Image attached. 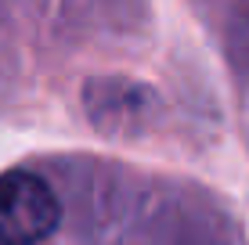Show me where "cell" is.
I'll list each match as a JSON object with an SVG mask.
<instances>
[{
	"instance_id": "6da1fadb",
	"label": "cell",
	"mask_w": 249,
	"mask_h": 245,
	"mask_svg": "<svg viewBox=\"0 0 249 245\" xmlns=\"http://www.w3.org/2000/svg\"><path fill=\"white\" fill-rule=\"evenodd\" d=\"M62 206L44 177L29 170L0 173V245H40L58 227Z\"/></svg>"
}]
</instances>
